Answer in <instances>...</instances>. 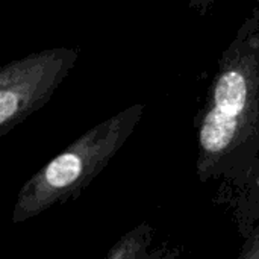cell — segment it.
<instances>
[{
  "mask_svg": "<svg viewBox=\"0 0 259 259\" xmlns=\"http://www.w3.org/2000/svg\"><path fill=\"white\" fill-rule=\"evenodd\" d=\"M79 50L53 47L0 67V137L41 109L77 62Z\"/></svg>",
  "mask_w": 259,
  "mask_h": 259,
  "instance_id": "cell-3",
  "label": "cell"
},
{
  "mask_svg": "<svg viewBox=\"0 0 259 259\" xmlns=\"http://www.w3.org/2000/svg\"><path fill=\"white\" fill-rule=\"evenodd\" d=\"M153 244V229L141 223L124 234L108 252L105 259H144Z\"/></svg>",
  "mask_w": 259,
  "mask_h": 259,
  "instance_id": "cell-4",
  "label": "cell"
},
{
  "mask_svg": "<svg viewBox=\"0 0 259 259\" xmlns=\"http://www.w3.org/2000/svg\"><path fill=\"white\" fill-rule=\"evenodd\" d=\"M200 182L237 178L259 155V0L222 53L196 118Z\"/></svg>",
  "mask_w": 259,
  "mask_h": 259,
  "instance_id": "cell-1",
  "label": "cell"
},
{
  "mask_svg": "<svg viewBox=\"0 0 259 259\" xmlns=\"http://www.w3.org/2000/svg\"><path fill=\"white\" fill-rule=\"evenodd\" d=\"M144 105H132L96 124L50 159L20 188L11 220H30L49 208L79 196L111 162L134 134Z\"/></svg>",
  "mask_w": 259,
  "mask_h": 259,
  "instance_id": "cell-2",
  "label": "cell"
},
{
  "mask_svg": "<svg viewBox=\"0 0 259 259\" xmlns=\"http://www.w3.org/2000/svg\"><path fill=\"white\" fill-rule=\"evenodd\" d=\"M237 259H259V223L250 231Z\"/></svg>",
  "mask_w": 259,
  "mask_h": 259,
  "instance_id": "cell-5",
  "label": "cell"
}]
</instances>
